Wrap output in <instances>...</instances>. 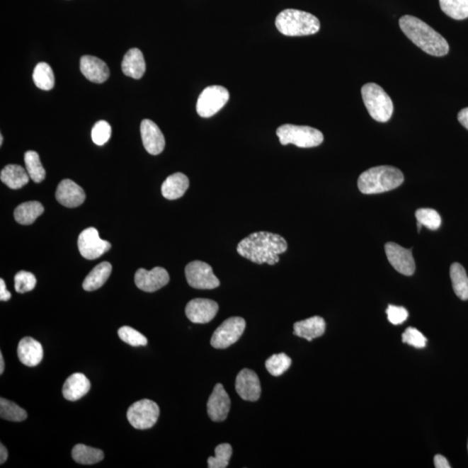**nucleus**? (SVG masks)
I'll return each mask as SVG.
<instances>
[{
	"mask_svg": "<svg viewBox=\"0 0 468 468\" xmlns=\"http://www.w3.org/2000/svg\"><path fill=\"white\" fill-rule=\"evenodd\" d=\"M0 179L7 187L11 189H19L29 183L30 176L27 170L21 166L10 164L6 166L0 173Z\"/></svg>",
	"mask_w": 468,
	"mask_h": 468,
	"instance_id": "obj_25",
	"label": "nucleus"
},
{
	"mask_svg": "<svg viewBox=\"0 0 468 468\" xmlns=\"http://www.w3.org/2000/svg\"><path fill=\"white\" fill-rule=\"evenodd\" d=\"M4 370H5V362H4L2 352H0V374L2 375L4 373Z\"/></svg>",
	"mask_w": 468,
	"mask_h": 468,
	"instance_id": "obj_46",
	"label": "nucleus"
},
{
	"mask_svg": "<svg viewBox=\"0 0 468 468\" xmlns=\"http://www.w3.org/2000/svg\"><path fill=\"white\" fill-rule=\"evenodd\" d=\"M56 198L63 206L72 208L82 205L86 195L80 186L72 180L65 179L57 188Z\"/></svg>",
	"mask_w": 468,
	"mask_h": 468,
	"instance_id": "obj_18",
	"label": "nucleus"
},
{
	"mask_svg": "<svg viewBox=\"0 0 468 468\" xmlns=\"http://www.w3.org/2000/svg\"><path fill=\"white\" fill-rule=\"evenodd\" d=\"M467 450H468V443H467Z\"/></svg>",
	"mask_w": 468,
	"mask_h": 468,
	"instance_id": "obj_48",
	"label": "nucleus"
},
{
	"mask_svg": "<svg viewBox=\"0 0 468 468\" xmlns=\"http://www.w3.org/2000/svg\"><path fill=\"white\" fill-rule=\"evenodd\" d=\"M399 25L409 40L429 55L443 57L450 52V45L442 35L418 18L405 15Z\"/></svg>",
	"mask_w": 468,
	"mask_h": 468,
	"instance_id": "obj_2",
	"label": "nucleus"
},
{
	"mask_svg": "<svg viewBox=\"0 0 468 468\" xmlns=\"http://www.w3.org/2000/svg\"><path fill=\"white\" fill-rule=\"evenodd\" d=\"M288 245L282 236L258 232L243 239L238 244L237 251L241 256L249 259L255 264L276 265L280 255L287 251Z\"/></svg>",
	"mask_w": 468,
	"mask_h": 468,
	"instance_id": "obj_1",
	"label": "nucleus"
},
{
	"mask_svg": "<svg viewBox=\"0 0 468 468\" xmlns=\"http://www.w3.org/2000/svg\"><path fill=\"white\" fill-rule=\"evenodd\" d=\"M404 181L401 170L392 166H378L363 172L358 178V186L360 192L365 195H375L392 191Z\"/></svg>",
	"mask_w": 468,
	"mask_h": 468,
	"instance_id": "obj_3",
	"label": "nucleus"
},
{
	"mask_svg": "<svg viewBox=\"0 0 468 468\" xmlns=\"http://www.w3.org/2000/svg\"><path fill=\"white\" fill-rule=\"evenodd\" d=\"M386 312L389 322L394 326L404 324L409 318V312L404 307L389 305Z\"/></svg>",
	"mask_w": 468,
	"mask_h": 468,
	"instance_id": "obj_41",
	"label": "nucleus"
},
{
	"mask_svg": "<svg viewBox=\"0 0 468 468\" xmlns=\"http://www.w3.org/2000/svg\"><path fill=\"white\" fill-rule=\"evenodd\" d=\"M11 294L7 291L5 281L0 280V300L6 302L11 299Z\"/></svg>",
	"mask_w": 468,
	"mask_h": 468,
	"instance_id": "obj_42",
	"label": "nucleus"
},
{
	"mask_svg": "<svg viewBox=\"0 0 468 468\" xmlns=\"http://www.w3.org/2000/svg\"><path fill=\"white\" fill-rule=\"evenodd\" d=\"M282 145L294 144L299 148H314L324 142V135L319 130L309 126L282 125L277 130Z\"/></svg>",
	"mask_w": 468,
	"mask_h": 468,
	"instance_id": "obj_6",
	"label": "nucleus"
},
{
	"mask_svg": "<svg viewBox=\"0 0 468 468\" xmlns=\"http://www.w3.org/2000/svg\"><path fill=\"white\" fill-rule=\"evenodd\" d=\"M25 164L27 172L34 183H40L45 180V169L42 167L40 156L35 151H27L25 154Z\"/></svg>",
	"mask_w": 468,
	"mask_h": 468,
	"instance_id": "obj_32",
	"label": "nucleus"
},
{
	"mask_svg": "<svg viewBox=\"0 0 468 468\" xmlns=\"http://www.w3.org/2000/svg\"><path fill=\"white\" fill-rule=\"evenodd\" d=\"M236 392L243 400L256 401L261 394V382L254 371L244 369L238 374L235 382Z\"/></svg>",
	"mask_w": 468,
	"mask_h": 468,
	"instance_id": "obj_15",
	"label": "nucleus"
},
{
	"mask_svg": "<svg viewBox=\"0 0 468 468\" xmlns=\"http://www.w3.org/2000/svg\"><path fill=\"white\" fill-rule=\"evenodd\" d=\"M160 416L159 406L148 399L135 402L127 412V418L135 428L144 430L152 428Z\"/></svg>",
	"mask_w": 468,
	"mask_h": 468,
	"instance_id": "obj_8",
	"label": "nucleus"
},
{
	"mask_svg": "<svg viewBox=\"0 0 468 468\" xmlns=\"http://www.w3.org/2000/svg\"><path fill=\"white\" fill-rule=\"evenodd\" d=\"M452 288L459 299H468V277L465 269L459 263H454L450 268Z\"/></svg>",
	"mask_w": 468,
	"mask_h": 468,
	"instance_id": "obj_28",
	"label": "nucleus"
},
{
	"mask_svg": "<svg viewBox=\"0 0 468 468\" xmlns=\"http://www.w3.org/2000/svg\"><path fill=\"white\" fill-rule=\"evenodd\" d=\"M119 338L122 341L130 344L133 347L145 346L148 343V339L140 332L135 331L130 326H123L118 330Z\"/></svg>",
	"mask_w": 468,
	"mask_h": 468,
	"instance_id": "obj_37",
	"label": "nucleus"
},
{
	"mask_svg": "<svg viewBox=\"0 0 468 468\" xmlns=\"http://www.w3.org/2000/svg\"><path fill=\"white\" fill-rule=\"evenodd\" d=\"M91 389V382L82 373L72 374L63 387V394L65 399L76 401L81 399Z\"/></svg>",
	"mask_w": 468,
	"mask_h": 468,
	"instance_id": "obj_22",
	"label": "nucleus"
},
{
	"mask_svg": "<svg viewBox=\"0 0 468 468\" xmlns=\"http://www.w3.org/2000/svg\"><path fill=\"white\" fill-rule=\"evenodd\" d=\"M110 137L111 127L106 121H99L93 127L91 137L95 144L104 145L110 140Z\"/></svg>",
	"mask_w": 468,
	"mask_h": 468,
	"instance_id": "obj_39",
	"label": "nucleus"
},
{
	"mask_svg": "<svg viewBox=\"0 0 468 468\" xmlns=\"http://www.w3.org/2000/svg\"><path fill=\"white\" fill-rule=\"evenodd\" d=\"M169 274L164 268H154L151 270L139 269L135 275V283L143 292H154L169 284Z\"/></svg>",
	"mask_w": 468,
	"mask_h": 468,
	"instance_id": "obj_13",
	"label": "nucleus"
},
{
	"mask_svg": "<svg viewBox=\"0 0 468 468\" xmlns=\"http://www.w3.org/2000/svg\"><path fill=\"white\" fill-rule=\"evenodd\" d=\"M440 8L448 17L457 21L468 18V0H439Z\"/></svg>",
	"mask_w": 468,
	"mask_h": 468,
	"instance_id": "obj_31",
	"label": "nucleus"
},
{
	"mask_svg": "<svg viewBox=\"0 0 468 468\" xmlns=\"http://www.w3.org/2000/svg\"><path fill=\"white\" fill-rule=\"evenodd\" d=\"M458 120L463 127L468 130V108H465L459 112Z\"/></svg>",
	"mask_w": 468,
	"mask_h": 468,
	"instance_id": "obj_44",
	"label": "nucleus"
},
{
	"mask_svg": "<svg viewBox=\"0 0 468 468\" xmlns=\"http://www.w3.org/2000/svg\"><path fill=\"white\" fill-rule=\"evenodd\" d=\"M435 467L436 468H451L450 464L444 456L437 455L435 456Z\"/></svg>",
	"mask_w": 468,
	"mask_h": 468,
	"instance_id": "obj_43",
	"label": "nucleus"
},
{
	"mask_svg": "<svg viewBox=\"0 0 468 468\" xmlns=\"http://www.w3.org/2000/svg\"><path fill=\"white\" fill-rule=\"evenodd\" d=\"M246 326L245 319L239 316L224 321L212 334L211 346L215 349H227L241 338Z\"/></svg>",
	"mask_w": 468,
	"mask_h": 468,
	"instance_id": "obj_9",
	"label": "nucleus"
},
{
	"mask_svg": "<svg viewBox=\"0 0 468 468\" xmlns=\"http://www.w3.org/2000/svg\"><path fill=\"white\" fill-rule=\"evenodd\" d=\"M229 98V91L225 87L219 85L207 87L197 101V113L201 118H211L226 105Z\"/></svg>",
	"mask_w": 468,
	"mask_h": 468,
	"instance_id": "obj_7",
	"label": "nucleus"
},
{
	"mask_svg": "<svg viewBox=\"0 0 468 468\" xmlns=\"http://www.w3.org/2000/svg\"><path fill=\"white\" fill-rule=\"evenodd\" d=\"M77 243L81 255L89 261L100 258L111 249L110 243L101 239L98 231L94 227L84 230Z\"/></svg>",
	"mask_w": 468,
	"mask_h": 468,
	"instance_id": "obj_11",
	"label": "nucleus"
},
{
	"mask_svg": "<svg viewBox=\"0 0 468 468\" xmlns=\"http://www.w3.org/2000/svg\"><path fill=\"white\" fill-rule=\"evenodd\" d=\"M8 458V451L3 444L0 445V464H4Z\"/></svg>",
	"mask_w": 468,
	"mask_h": 468,
	"instance_id": "obj_45",
	"label": "nucleus"
},
{
	"mask_svg": "<svg viewBox=\"0 0 468 468\" xmlns=\"http://www.w3.org/2000/svg\"><path fill=\"white\" fill-rule=\"evenodd\" d=\"M18 357L23 365L35 367L44 358V350L42 344L32 338H24L21 340L18 346Z\"/></svg>",
	"mask_w": 468,
	"mask_h": 468,
	"instance_id": "obj_20",
	"label": "nucleus"
},
{
	"mask_svg": "<svg viewBox=\"0 0 468 468\" xmlns=\"http://www.w3.org/2000/svg\"><path fill=\"white\" fill-rule=\"evenodd\" d=\"M123 73L134 79H140L146 72L144 57L140 50L133 48L123 57L122 63Z\"/></svg>",
	"mask_w": 468,
	"mask_h": 468,
	"instance_id": "obj_23",
	"label": "nucleus"
},
{
	"mask_svg": "<svg viewBox=\"0 0 468 468\" xmlns=\"http://www.w3.org/2000/svg\"><path fill=\"white\" fill-rule=\"evenodd\" d=\"M72 458L75 462L82 465H93L102 462L104 458L103 452L84 444H77L72 450Z\"/></svg>",
	"mask_w": 468,
	"mask_h": 468,
	"instance_id": "obj_29",
	"label": "nucleus"
},
{
	"mask_svg": "<svg viewBox=\"0 0 468 468\" xmlns=\"http://www.w3.org/2000/svg\"><path fill=\"white\" fill-rule=\"evenodd\" d=\"M387 258L398 273L411 276L416 272V262L412 250L406 249L396 243L388 242L385 245Z\"/></svg>",
	"mask_w": 468,
	"mask_h": 468,
	"instance_id": "obj_12",
	"label": "nucleus"
},
{
	"mask_svg": "<svg viewBox=\"0 0 468 468\" xmlns=\"http://www.w3.org/2000/svg\"><path fill=\"white\" fill-rule=\"evenodd\" d=\"M292 365V359L285 353L274 354L266 362V370L274 377L283 375Z\"/></svg>",
	"mask_w": 468,
	"mask_h": 468,
	"instance_id": "obj_34",
	"label": "nucleus"
},
{
	"mask_svg": "<svg viewBox=\"0 0 468 468\" xmlns=\"http://www.w3.org/2000/svg\"><path fill=\"white\" fill-rule=\"evenodd\" d=\"M15 290L18 293H25L33 291L37 285L36 277L32 273L21 270L14 278Z\"/></svg>",
	"mask_w": 468,
	"mask_h": 468,
	"instance_id": "obj_38",
	"label": "nucleus"
},
{
	"mask_svg": "<svg viewBox=\"0 0 468 468\" xmlns=\"http://www.w3.org/2000/svg\"><path fill=\"white\" fill-rule=\"evenodd\" d=\"M112 272V266L109 262H102L88 274L83 283L85 291H96L105 284Z\"/></svg>",
	"mask_w": 468,
	"mask_h": 468,
	"instance_id": "obj_26",
	"label": "nucleus"
},
{
	"mask_svg": "<svg viewBox=\"0 0 468 468\" xmlns=\"http://www.w3.org/2000/svg\"><path fill=\"white\" fill-rule=\"evenodd\" d=\"M33 77L35 85L40 90L50 91L55 85V77L48 64H38L34 69Z\"/></svg>",
	"mask_w": 468,
	"mask_h": 468,
	"instance_id": "obj_30",
	"label": "nucleus"
},
{
	"mask_svg": "<svg viewBox=\"0 0 468 468\" xmlns=\"http://www.w3.org/2000/svg\"><path fill=\"white\" fill-rule=\"evenodd\" d=\"M294 335L311 342L313 339L323 336L326 331V321L321 316H315L294 324Z\"/></svg>",
	"mask_w": 468,
	"mask_h": 468,
	"instance_id": "obj_21",
	"label": "nucleus"
},
{
	"mask_svg": "<svg viewBox=\"0 0 468 468\" xmlns=\"http://www.w3.org/2000/svg\"><path fill=\"white\" fill-rule=\"evenodd\" d=\"M3 144V135H0V145Z\"/></svg>",
	"mask_w": 468,
	"mask_h": 468,
	"instance_id": "obj_47",
	"label": "nucleus"
},
{
	"mask_svg": "<svg viewBox=\"0 0 468 468\" xmlns=\"http://www.w3.org/2000/svg\"><path fill=\"white\" fill-rule=\"evenodd\" d=\"M219 311L215 301L207 299H195L186 307V315L193 324H207L215 319Z\"/></svg>",
	"mask_w": 468,
	"mask_h": 468,
	"instance_id": "obj_14",
	"label": "nucleus"
},
{
	"mask_svg": "<svg viewBox=\"0 0 468 468\" xmlns=\"http://www.w3.org/2000/svg\"><path fill=\"white\" fill-rule=\"evenodd\" d=\"M233 455V447L230 444H219L215 448V457H210L207 460L208 467L210 468H226L229 464V460Z\"/></svg>",
	"mask_w": 468,
	"mask_h": 468,
	"instance_id": "obj_35",
	"label": "nucleus"
},
{
	"mask_svg": "<svg viewBox=\"0 0 468 468\" xmlns=\"http://www.w3.org/2000/svg\"><path fill=\"white\" fill-rule=\"evenodd\" d=\"M80 69L91 82L103 84L110 76V69L105 62L92 56H84L80 60Z\"/></svg>",
	"mask_w": 468,
	"mask_h": 468,
	"instance_id": "obj_19",
	"label": "nucleus"
},
{
	"mask_svg": "<svg viewBox=\"0 0 468 468\" xmlns=\"http://www.w3.org/2000/svg\"><path fill=\"white\" fill-rule=\"evenodd\" d=\"M401 338L402 342L418 349L424 348L427 344V338L416 328H408L402 334Z\"/></svg>",
	"mask_w": 468,
	"mask_h": 468,
	"instance_id": "obj_40",
	"label": "nucleus"
},
{
	"mask_svg": "<svg viewBox=\"0 0 468 468\" xmlns=\"http://www.w3.org/2000/svg\"><path fill=\"white\" fill-rule=\"evenodd\" d=\"M276 26L285 36H309L319 33L320 22L314 15L307 11L286 9L278 15Z\"/></svg>",
	"mask_w": 468,
	"mask_h": 468,
	"instance_id": "obj_4",
	"label": "nucleus"
},
{
	"mask_svg": "<svg viewBox=\"0 0 468 468\" xmlns=\"http://www.w3.org/2000/svg\"><path fill=\"white\" fill-rule=\"evenodd\" d=\"M185 274L188 285L195 289L212 290L219 287L220 285L211 266L202 261L189 263L186 266Z\"/></svg>",
	"mask_w": 468,
	"mask_h": 468,
	"instance_id": "obj_10",
	"label": "nucleus"
},
{
	"mask_svg": "<svg viewBox=\"0 0 468 468\" xmlns=\"http://www.w3.org/2000/svg\"><path fill=\"white\" fill-rule=\"evenodd\" d=\"M417 222L429 230H437L442 225V218L440 215L431 208H421L416 212Z\"/></svg>",
	"mask_w": 468,
	"mask_h": 468,
	"instance_id": "obj_36",
	"label": "nucleus"
},
{
	"mask_svg": "<svg viewBox=\"0 0 468 468\" xmlns=\"http://www.w3.org/2000/svg\"><path fill=\"white\" fill-rule=\"evenodd\" d=\"M0 417L10 421H23L27 418V413L24 409L19 407L13 401L1 397L0 399Z\"/></svg>",
	"mask_w": 468,
	"mask_h": 468,
	"instance_id": "obj_33",
	"label": "nucleus"
},
{
	"mask_svg": "<svg viewBox=\"0 0 468 468\" xmlns=\"http://www.w3.org/2000/svg\"><path fill=\"white\" fill-rule=\"evenodd\" d=\"M44 211V207L38 201H28L19 205L14 211V217L21 225H30Z\"/></svg>",
	"mask_w": 468,
	"mask_h": 468,
	"instance_id": "obj_27",
	"label": "nucleus"
},
{
	"mask_svg": "<svg viewBox=\"0 0 468 468\" xmlns=\"http://www.w3.org/2000/svg\"><path fill=\"white\" fill-rule=\"evenodd\" d=\"M362 98L370 117L377 122H386L392 118L394 104L384 89L374 83L366 84L362 88Z\"/></svg>",
	"mask_w": 468,
	"mask_h": 468,
	"instance_id": "obj_5",
	"label": "nucleus"
},
{
	"mask_svg": "<svg viewBox=\"0 0 468 468\" xmlns=\"http://www.w3.org/2000/svg\"><path fill=\"white\" fill-rule=\"evenodd\" d=\"M231 400L222 384L215 387L207 402V413L215 423L225 421L229 413Z\"/></svg>",
	"mask_w": 468,
	"mask_h": 468,
	"instance_id": "obj_16",
	"label": "nucleus"
},
{
	"mask_svg": "<svg viewBox=\"0 0 468 468\" xmlns=\"http://www.w3.org/2000/svg\"><path fill=\"white\" fill-rule=\"evenodd\" d=\"M189 187V180L183 173H176L166 179L161 186V193L166 199L177 200L184 195Z\"/></svg>",
	"mask_w": 468,
	"mask_h": 468,
	"instance_id": "obj_24",
	"label": "nucleus"
},
{
	"mask_svg": "<svg viewBox=\"0 0 468 468\" xmlns=\"http://www.w3.org/2000/svg\"><path fill=\"white\" fill-rule=\"evenodd\" d=\"M141 135L147 152L157 156L164 150V135L153 121L149 119L143 120L141 123Z\"/></svg>",
	"mask_w": 468,
	"mask_h": 468,
	"instance_id": "obj_17",
	"label": "nucleus"
}]
</instances>
